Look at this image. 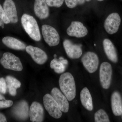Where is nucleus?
I'll use <instances>...</instances> for the list:
<instances>
[{"instance_id": "nucleus-1", "label": "nucleus", "mask_w": 122, "mask_h": 122, "mask_svg": "<svg viewBox=\"0 0 122 122\" xmlns=\"http://www.w3.org/2000/svg\"><path fill=\"white\" fill-rule=\"evenodd\" d=\"M59 83L61 91L69 101L73 100L76 95V87L73 76L70 73L66 72L61 75Z\"/></svg>"}, {"instance_id": "nucleus-2", "label": "nucleus", "mask_w": 122, "mask_h": 122, "mask_svg": "<svg viewBox=\"0 0 122 122\" xmlns=\"http://www.w3.org/2000/svg\"><path fill=\"white\" fill-rule=\"evenodd\" d=\"M21 22L24 30L32 39L37 41L41 40L39 26L33 17L25 14H23L21 18Z\"/></svg>"}, {"instance_id": "nucleus-3", "label": "nucleus", "mask_w": 122, "mask_h": 122, "mask_svg": "<svg viewBox=\"0 0 122 122\" xmlns=\"http://www.w3.org/2000/svg\"><path fill=\"white\" fill-rule=\"evenodd\" d=\"M0 62L4 68L7 69L16 71H21L23 69L20 58L11 53H4Z\"/></svg>"}, {"instance_id": "nucleus-4", "label": "nucleus", "mask_w": 122, "mask_h": 122, "mask_svg": "<svg viewBox=\"0 0 122 122\" xmlns=\"http://www.w3.org/2000/svg\"><path fill=\"white\" fill-rule=\"evenodd\" d=\"M43 102L46 110L51 116L56 119L60 118L61 117L62 113L59 105L51 95L46 94L43 97Z\"/></svg>"}, {"instance_id": "nucleus-5", "label": "nucleus", "mask_w": 122, "mask_h": 122, "mask_svg": "<svg viewBox=\"0 0 122 122\" xmlns=\"http://www.w3.org/2000/svg\"><path fill=\"white\" fill-rule=\"evenodd\" d=\"M42 33L46 42L50 46L58 45L60 42V36L57 30L48 25L42 26Z\"/></svg>"}, {"instance_id": "nucleus-6", "label": "nucleus", "mask_w": 122, "mask_h": 122, "mask_svg": "<svg viewBox=\"0 0 122 122\" xmlns=\"http://www.w3.org/2000/svg\"><path fill=\"white\" fill-rule=\"evenodd\" d=\"M112 75L111 65L106 62L102 63L99 70V78L100 84L103 89H107L110 87Z\"/></svg>"}, {"instance_id": "nucleus-7", "label": "nucleus", "mask_w": 122, "mask_h": 122, "mask_svg": "<svg viewBox=\"0 0 122 122\" xmlns=\"http://www.w3.org/2000/svg\"><path fill=\"white\" fill-rule=\"evenodd\" d=\"M81 61L83 66L89 73H92L97 69L99 60L98 56L95 53L92 52L85 53L82 57Z\"/></svg>"}, {"instance_id": "nucleus-8", "label": "nucleus", "mask_w": 122, "mask_h": 122, "mask_svg": "<svg viewBox=\"0 0 122 122\" xmlns=\"http://www.w3.org/2000/svg\"><path fill=\"white\" fill-rule=\"evenodd\" d=\"M121 23V18L117 13H111L108 16L104 23V27L107 32L113 34L117 32Z\"/></svg>"}, {"instance_id": "nucleus-9", "label": "nucleus", "mask_w": 122, "mask_h": 122, "mask_svg": "<svg viewBox=\"0 0 122 122\" xmlns=\"http://www.w3.org/2000/svg\"><path fill=\"white\" fill-rule=\"evenodd\" d=\"M63 46L66 54L71 59H78L82 55L81 45L73 44L71 41L66 39L63 41Z\"/></svg>"}, {"instance_id": "nucleus-10", "label": "nucleus", "mask_w": 122, "mask_h": 122, "mask_svg": "<svg viewBox=\"0 0 122 122\" xmlns=\"http://www.w3.org/2000/svg\"><path fill=\"white\" fill-rule=\"evenodd\" d=\"M25 50L34 61L39 65L44 64L48 59V56L45 52L39 48L29 46H26Z\"/></svg>"}, {"instance_id": "nucleus-11", "label": "nucleus", "mask_w": 122, "mask_h": 122, "mask_svg": "<svg viewBox=\"0 0 122 122\" xmlns=\"http://www.w3.org/2000/svg\"><path fill=\"white\" fill-rule=\"evenodd\" d=\"M67 34L71 36L77 38L84 37L87 35L88 30L87 28L81 22L74 21L66 30Z\"/></svg>"}, {"instance_id": "nucleus-12", "label": "nucleus", "mask_w": 122, "mask_h": 122, "mask_svg": "<svg viewBox=\"0 0 122 122\" xmlns=\"http://www.w3.org/2000/svg\"><path fill=\"white\" fill-rule=\"evenodd\" d=\"M51 95L59 105L61 111L67 113L69 111V104L68 99L58 88L54 87L51 91Z\"/></svg>"}, {"instance_id": "nucleus-13", "label": "nucleus", "mask_w": 122, "mask_h": 122, "mask_svg": "<svg viewBox=\"0 0 122 122\" xmlns=\"http://www.w3.org/2000/svg\"><path fill=\"white\" fill-rule=\"evenodd\" d=\"M29 116L31 122H43L44 110L41 104L36 102L32 103L30 108Z\"/></svg>"}, {"instance_id": "nucleus-14", "label": "nucleus", "mask_w": 122, "mask_h": 122, "mask_svg": "<svg viewBox=\"0 0 122 122\" xmlns=\"http://www.w3.org/2000/svg\"><path fill=\"white\" fill-rule=\"evenodd\" d=\"M14 115L21 120H26L29 116V105L26 101L23 100L18 103L13 110Z\"/></svg>"}, {"instance_id": "nucleus-15", "label": "nucleus", "mask_w": 122, "mask_h": 122, "mask_svg": "<svg viewBox=\"0 0 122 122\" xmlns=\"http://www.w3.org/2000/svg\"><path fill=\"white\" fill-rule=\"evenodd\" d=\"M34 11L36 16L41 20L48 18L49 10L46 0H35Z\"/></svg>"}, {"instance_id": "nucleus-16", "label": "nucleus", "mask_w": 122, "mask_h": 122, "mask_svg": "<svg viewBox=\"0 0 122 122\" xmlns=\"http://www.w3.org/2000/svg\"><path fill=\"white\" fill-rule=\"evenodd\" d=\"M3 9L11 23L15 24L18 22L16 9L12 0H5L3 5Z\"/></svg>"}, {"instance_id": "nucleus-17", "label": "nucleus", "mask_w": 122, "mask_h": 122, "mask_svg": "<svg viewBox=\"0 0 122 122\" xmlns=\"http://www.w3.org/2000/svg\"><path fill=\"white\" fill-rule=\"evenodd\" d=\"M103 45L104 51L108 59L113 63L118 62V57L117 51L112 42L108 39H104Z\"/></svg>"}, {"instance_id": "nucleus-18", "label": "nucleus", "mask_w": 122, "mask_h": 122, "mask_svg": "<svg viewBox=\"0 0 122 122\" xmlns=\"http://www.w3.org/2000/svg\"><path fill=\"white\" fill-rule=\"evenodd\" d=\"M112 109L113 113L116 116L122 115V101L120 93L118 92H114L111 96Z\"/></svg>"}, {"instance_id": "nucleus-19", "label": "nucleus", "mask_w": 122, "mask_h": 122, "mask_svg": "<svg viewBox=\"0 0 122 122\" xmlns=\"http://www.w3.org/2000/svg\"><path fill=\"white\" fill-rule=\"evenodd\" d=\"M3 44L7 47L13 49L24 50L26 49L25 44L18 39L10 36H6L2 39Z\"/></svg>"}, {"instance_id": "nucleus-20", "label": "nucleus", "mask_w": 122, "mask_h": 122, "mask_svg": "<svg viewBox=\"0 0 122 122\" xmlns=\"http://www.w3.org/2000/svg\"><path fill=\"white\" fill-rule=\"evenodd\" d=\"M80 98L82 106L87 110L92 111L93 110L92 97L87 87H84L81 91Z\"/></svg>"}, {"instance_id": "nucleus-21", "label": "nucleus", "mask_w": 122, "mask_h": 122, "mask_svg": "<svg viewBox=\"0 0 122 122\" xmlns=\"http://www.w3.org/2000/svg\"><path fill=\"white\" fill-rule=\"evenodd\" d=\"M5 81L9 94L11 96H15L17 93V89L20 87V82L15 78L10 76L6 77Z\"/></svg>"}, {"instance_id": "nucleus-22", "label": "nucleus", "mask_w": 122, "mask_h": 122, "mask_svg": "<svg viewBox=\"0 0 122 122\" xmlns=\"http://www.w3.org/2000/svg\"><path fill=\"white\" fill-rule=\"evenodd\" d=\"M67 66L62 62L59 59L56 58H54L51 61L50 63V67L53 69L55 72L58 74H61L65 72Z\"/></svg>"}, {"instance_id": "nucleus-23", "label": "nucleus", "mask_w": 122, "mask_h": 122, "mask_svg": "<svg viewBox=\"0 0 122 122\" xmlns=\"http://www.w3.org/2000/svg\"><path fill=\"white\" fill-rule=\"evenodd\" d=\"M95 122H110L109 117L106 112L100 109L95 114Z\"/></svg>"}, {"instance_id": "nucleus-24", "label": "nucleus", "mask_w": 122, "mask_h": 122, "mask_svg": "<svg viewBox=\"0 0 122 122\" xmlns=\"http://www.w3.org/2000/svg\"><path fill=\"white\" fill-rule=\"evenodd\" d=\"M66 5L68 8H73L78 5H83L85 0H65Z\"/></svg>"}, {"instance_id": "nucleus-25", "label": "nucleus", "mask_w": 122, "mask_h": 122, "mask_svg": "<svg viewBox=\"0 0 122 122\" xmlns=\"http://www.w3.org/2000/svg\"><path fill=\"white\" fill-rule=\"evenodd\" d=\"M13 103L12 100H6L5 97L0 94V109L10 107L12 106Z\"/></svg>"}, {"instance_id": "nucleus-26", "label": "nucleus", "mask_w": 122, "mask_h": 122, "mask_svg": "<svg viewBox=\"0 0 122 122\" xmlns=\"http://www.w3.org/2000/svg\"><path fill=\"white\" fill-rule=\"evenodd\" d=\"M65 0H46V3L49 6L59 8L63 4Z\"/></svg>"}, {"instance_id": "nucleus-27", "label": "nucleus", "mask_w": 122, "mask_h": 122, "mask_svg": "<svg viewBox=\"0 0 122 122\" xmlns=\"http://www.w3.org/2000/svg\"><path fill=\"white\" fill-rule=\"evenodd\" d=\"M0 21L5 24H8L10 23L9 19L7 17L6 14L4 11V9L0 4Z\"/></svg>"}, {"instance_id": "nucleus-28", "label": "nucleus", "mask_w": 122, "mask_h": 122, "mask_svg": "<svg viewBox=\"0 0 122 122\" xmlns=\"http://www.w3.org/2000/svg\"><path fill=\"white\" fill-rule=\"evenodd\" d=\"M7 85L6 81L4 78H0V94H5L7 90Z\"/></svg>"}, {"instance_id": "nucleus-29", "label": "nucleus", "mask_w": 122, "mask_h": 122, "mask_svg": "<svg viewBox=\"0 0 122 122\" xmlns=\"http://www.w3.org/2000/svg\"><path fill=\"white\" fill-rule=\"evenodd\" d=\"M7 120L6 117L4 115L0 113V122H7Z\"/></svg>"}, {"instance_id": "nucleus-30", "label": "nucleus", "mask_w": 122, "mask_h": 122, "mask_svg": "<svg viewBox=\"0 0 122 122\" xmlns=\"http://www.w3.org/2000/svg\"><path fill=\"white\" fill-rule=\"evenodd\" d=\"M54 58H56L57 57V55L56 54H55L54 55Z\"/></svg>"}, {"instance_id": "nucleus-31", "label": "nucleus", "mask_w": 122, "mask_h": 122, "mask_svg": "<svg viewBox=\"0 0 122 122\" xmlns=\"http://www.w3.org/2000/svg\"><path fill=\"white\" fill-rule=\"evenodd\" d=\"M97 0L98 1H102L104 0Z\"/></svg>"}, {"instance_id": "nucleus-32", "label": "nucleus", "mask_w": 122, "mask_h": 122, "mask_svg": "<svg viewBox=\"0 0 122 122\" xmlns=\"http://www.w3.org/2000/svg\"><path fill=\"white\" fill-rule=\"evenodd\" d=\"M86 0L87 1H89L90 0Z\"/></svg>"}, {"instance_id": "nucleus-33", "label": "nucleus", "mask_w": 122, "mask_h": 122, "mask_svg": "<svg viewBox=\"0 0 122 122\" xmlns=\"http://www.w3.org/2000/svg\"></svg>"}, {"instance_id": "nucleus-34", "label": "nucleus", "mask_w": 122, "mask_h": 122, "mask_svg": "<svg viewBox=\"0 0 122 122\" xmlns=\"http://www.w3.org/2000/svg\"></svg>"}]
</instances>
